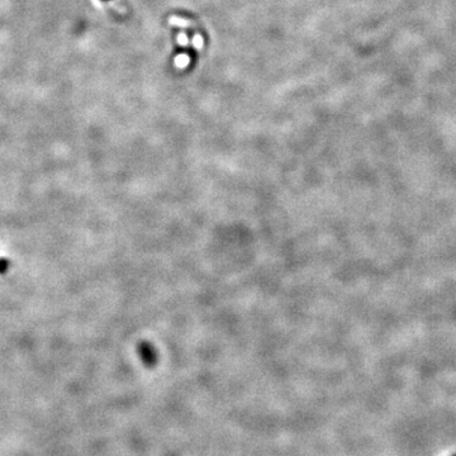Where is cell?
I'll list each match as a JSON object with an SVG mask.
<instances>
[{
  "instance_id": "cell-1",
  "label": "cell",
  "mask_w": 456,
  "mask_h": 456,
  "mask_svg": "<svg viewBox=\"0 0 456 456\" xmlns=\"http://www.w3.org/2000/svg\"><path fill=\"white\" fill-rule=\"evenodd\" d=\"M454 456H456V455H454Z\"/></svg>"
}]
</instances>
